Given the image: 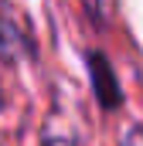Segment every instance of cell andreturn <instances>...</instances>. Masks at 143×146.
<instances>
[{
  "instance_id": "2",
  "label": "cell",
  "mask_w": 143,
  "mask_h": 146,
  "mask_svg": "<svg viewBox=\"0 0 143 146\" xmlns=\"http://www.w3.org/2000/svg\"><path fill=\"white\" fill-rule=\"evenodd\" d=\"M31 51H34V41L27 34V27H21L17 17L7 14V7H0V58L14 61V58L31 54Z\"/></svg>"
},
{
  "instance_id": "1",
  "label": "cell",
  "mask_w": 143,
  "mask_h": 146,
  "mask_svg": "<svg viewBox=\"0 0 143 146\" xmlns=\"http://www.w3.org/2000/svg\"><path fill=\"white\" fill-rule=\"evenodd\" d=\"M85 68H89V78H92V95H96L99 109L116 112L123 106V88L116 82V72H112L109 58L102 51H85Z\"/></svg>"
},
{
  "instance_id": "4",
  "label": "cell",
  "mask_w": 143,
  "mask_h": 146,
  "mask_svg": "<svg viewBox=\"0 0 143 146\" xmlns=\"http://www.w3.org/2000/svg\"><path fill=\"white\" fill-rule=\"evenodd\" d=\"M44 146H75L72 136H44Z\"/></svg>"
},
{
  "instance_id": "3",
  "label": "cell",
  "mask_w": 143,
  "mask_h": 146,
  "mask_svg": "<svg viewBox=\"0 0 143 146\" xmlns=\"http://www.w3.org/2000/svg\"><path fill=\"white\" fill-rule=\"evenodd\" d=\"M123 146H143V126H133L130 133H123Z\"/></svg>"
}]
</instances>
